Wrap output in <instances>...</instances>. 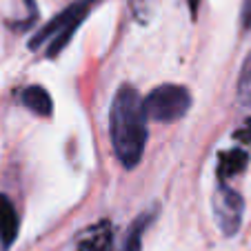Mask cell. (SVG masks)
Returning <instances> with one entry per match:
<instances>
[{"label":"cell","instance_id":"11","mask_svg":"<svg viewBox=\"0 0 251 251\" xmlns=\"http://www.w3.org/2000/svg\"><path fill=\"white\" fill-rule=\"evenodd\" d=\"M242 27H245V31H251V0H245L242 2Z\"/></svg>","mask_w":251,"mask_h":251},{"label":"cell","instance_id":"5","mask_svg":"<svg viewBox=\"0 0 251 251\" xmlns=\"http://www.w3.org/2000/svg\"><path fill=\"white\" fill-rule=\"evenodd\" d=\"M18 227L20 220L14 202L5 194H0V245H2V249H9L14 245L16 236H18Z\"/></svg>","mask_w":251,"mask_h":251},{"label":"cell","instance_id":"12","mask_svg":"<svg viewBox=\"0 0 251 251\" xmlns=\"http://www.w3.org/2000/svg\"><path fill=\"white\" fill-rule=\"evenodd\" d=\"M236 138H240L242 142H247V145H251V118L247 120V125L240 129V131L236 133Z\"/></svg>","mask_w":251,"mask_h":251},{"label":"cell","instance_id":"1","mask_svg":"<svg viewBox=\"0 0 251 251\" xmlns=\"http://www.w3.org/2000/svg\"><path fill=\"white\" fill-rule=\"evenodd\" d=\"M109 136L120 165L133 169L140 162L149 138L147 114L136 87L123 85L116 91L109 114Z\"/></svg>","mask_w":251,"mask_h":251},{"label":"cell","instance_id":"10","mask_svg":"<svg viewBox=\"0 0 251 251\" xmlns=\"http://www.w3.org/2000/svg\"><path fill=\"white\" fill-rule=\"evenodd\" d=\"M238 102L242 107H251V53L247 56L238 78Z\"/></svg>","mask_w":251,"mask_h":251},{"label":"cell","instance_id":"7","mask_svg":"<svg viewBox=\"0 0 251 251\" xmlns=\"http://www.w3.org/2000/svg\"><path fill=\"white\" fill-rule=\"evenodd\" d=\"M247 162H249V156H247V151H242V149H231V151L220 153V160H218L220 182H227L229 178H233V176H238L240 171H245Z\"/></svg>","mask_w":251,"mask_h":251},{"label":"cell","instance_id":"3","mask_svg":"<svg viewBox=\"0 0 251 251\" xmlns=\"http://www.w3.org/2000/svg\"><path fill=\"white\" fill-rule=\"evenodd\" d=\"M147 118L171 123L178 120L189 111L191 96L182 85H160L142 100Z\"/></svg>","mask_w":251,"mask_h":251},{"label":"cell","instance_id":"2","mask_svg":"<svg viewBox=\"0 0 251 251\" xmlns=\"http://www.w3.org/2000/svg\"><path fill=\"white\" fill-rule=\"evenodd\" d=\"M98 2L100 0H78V2L69 5L62 14H58L51 23H47L31 40H29V47L38 49L45 40H51V43H49V49H47V56L56 58L58 53L69 45L71 36L76 33V29L82 25V20L87 18V14H89Z\"/></svg>","mask_w":251,"mask_h":251},{"label":"cell","instance_id":"4","mask_svg":"<svg viewBox=\"0 0 251 251\" xmlns=\"http://www.w3.org/2000/svg\"><path fill=\"white\" fill-rule=\"evenodd\" d=\"M211 204L213 218L218 223L220 231L225 236H236L242 225V211H245V202H242L240 194L233 191L227 182H218V187L213 191Z\"/></svg>","mask_w":251,"mask_h":251},{"label":"cell","instance_id":"6","mask_svg":"<svg viewBox=\"0 0 251 251\" xmlns=\"http://www.w3.org/2000/svg\"><path fill=\"white\" fill-rule=\"evenodd\" d=\"M78 251H114V231L109 223H100L87 229L85 238L78 242Z\"/></svg>","mask_w":251,"mask_h":251},{"label":"cell","instance_id":"8","mask_svg":"<svg viewBox=\"0 0 251 251\" xmlns=\"http://www.w3.org/2000/svg\"><path fill=\"white\" fill-rule=\"evenodd\" d=\"M20 98H23V104L27 107L29 111H33V114H38V116H49L51 114V109H53L51 96H49L47 89L40 87V85L27 87Z\"/></svg>","mask_w":251,"mask_h":251},{"label":"cell","instance_id":"9","mask_svg":"<svg viewBox=\"0 0 251 251\" xmlns=\"http://www.w3.org/2000/svg\"><path fill=\"white\" fill-rule=\"evenodd\" d=\"M151 220H153V213L147 211L131 225V229H129V233H127V240H125V251H140L142 249V233H145V229L149 227Z\"/></svg>","mask_w":251,"mask_h":251},{"label":"cell","instance_id":"14","mask_svg":"<svg viewBox=\"0 0 251 251\" xmlns=\"http://www.w3.org/2000/svg\"><path fill=\"white\" fill-rule=\"evenodd\" d=\"M25 2H27V7L31 9V14H33V0H25Z\"/></svg>","mask_w":251,"mask_h":251},{"label":"cell","instance_id":"13","mask_svg":"<svg viewBox=\"0 0 251 251\" xmlns=\"http://www.w3.org/2000/svg\"><path fill=\"white\" fill-rule=\"evenodd\" d=\"M189 2V9H191V16L198 14V7H200V0H187Z\"/></svg>","mask_w":251,"mask_h":251}]
</instances>
